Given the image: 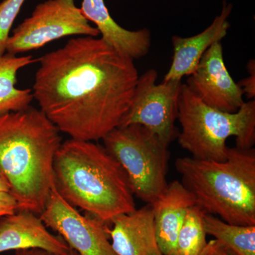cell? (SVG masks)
Returning <instances> with one entry per match:
<instances>
[{"label": "cell", "mask_w": 255, "mask_h": 255, "mask_svg": "<svg viewBox=\"0 0 255 255\" xmlns=\"http://www.w3.org/2000/svg\"><path fill=\"white\" fill-rule=\"evenodd\" d=\"M36 60L31 55L17 56L6 53L0 57V115L26 110L31 105L32 90H20L16 84L19 70Z\"/></svg>", "instance_id": "16"}, {"label": "cell", "mask_w": 255, "mask_h": 255, "mask_svg": "<svg viewBox=\"0 0 255 255\" xmlns=\"http://www.w3.org/2000/svg\"><path fill=\"white\" fill-rule=\"evenodd\" d=\"M157 78L154 69L139 76L131 104L118 127L142 126L169 145L179 134L175 122L182 80L157 84Z\"/></svg>", "instance_id": "8"}, {"label": "cell", "mask_w": 255, "mask_h": 255, "mask_svg": "<svg viewBox=\"0 0 255 255\" xmlns=\"http://www.w3.org/2000/svg\"><path fill=\"white\" fill-rule=\"evenodd\" d=\"M55 190L70 205L110 225L136 210L125 172L105 146L70 138L62 142L53 163Z\"/></svg>", "instance_id": "3"}, {"label": "cell", "mask_w": 255, "mask_h": 255, "mask_svg": "<svg viewBox=\"0 0 255 255\" xmlns=\"http://www.w3.org/2000/svg\"><path fill=\"white\" fill-rule=\"evenodd\" d=\"M66 255H79V254L75 251H73V250L70 249V251L68 252V254Z\"/></svg>", "instance_id": "25"}, {"label": "cell", "mask_w": 255, "mask_h": 255, "mask_svg": "<svg viewBox=\"0 0 255 255\" xmlns=\"http://www.w3.org/2000/svg\"><path fill=\"white\" fill-rule=\"evenodd\" d=\"M102 140L127 174L133 195L153 204L168 184L169 145L136 124L116 128Z\"/></svg>", "instance_id": "6"}, {"label": "cell", "mask_w": 255, "mask_h": 255, "mask_svg": "<svg viewBox=\"0 0 255 255\" xmlns=\"http://www.w3.org/2000/svg\"><path fill=\"white\" fill-rule=\"evenodd\" d=\"M232 9L233 5L224 1L221 14L204 31L185 38L172 37V63L164 75L163 81L182 80L183 77L190 76L194 73L206 50L216 42H221L227 35L231 27L228 18Z\"/></svg>", "instance_id": "12"}, {"label": "cell", "mask_w": 255, "mask_h": 255, "mask_svg": "<svg viewBox=\"0 0 255 255\" xmlns=\"http://www.w3.org/2000/svg\"><path fill=\"white\" fill-rule=\"evenodd\" d=\"M27 249L66 255L70 248L60 236L48 231L38 215L18 211L0 218V253Z\"/></svg>", "instance_id": "11"}, {"label": "cell", "mask_w": 255, "mask_h": 255, "mask_svg": "<svg viewBox=\"0 0 255 255\" xmlns=\"http://www.w3.org/2000/svg\"><path fill=\"white\" fill-rule=\"evenodd\" d=\"M26 0H3L0 2V57L6 53V42L16 16Z\"/></svg>", "instance_id": "19"}, {"label": "cell", "mask_w": 255, "mask_h": 255, "mask_svg": "<svg viewBox=\"0 0 255 255\" xmlns=\"http://www.w3.org/2000/svg\"><path fill=\"white\" fill-rule=\"evenodd\" d=\"M59 129L41 110L0 115V171L18 211L43 212L54 185L53 163L62 142Z\"/></svg>", "instance_id": "2"}, {"label": "cell", "mask_w": 255, "mask_h": 255, "mask_svg": "<svg viewBox=\"0 0 255 255\" xmlns=\"http://www.w3.org/2000/svg\"><path fill=\"white\" fill-rule=\"evenodd\" d=\"M70 36L98 37L100 32L84 16L75 0H46L13 30L6 53L17 55Z\"/></svg>", "instance_id": "7"}, {"label": "cell", "mask_w": 255, "mask_h": 255, "mask_svg": "<svg viewBox=\"0 0 255 255\" xmlns=\"http://www.w3.org/2000/svg\"><path fill=\"white\" fill-rule=\"evenodd\" d=\"M38 61L33 99L60 132L97 142L119 127L140 76L134 60L102 38L82 36Z\"/></svg>", "instance_id": "1"}, {"label": "cell", "mask_w": 255, "mask_h": 255, "mask_svg": "<svg viewBox=\"0 0 255 255\" xmlns=\"http://www.w3.org/2000/svg\"><path fill=\"white\" fill-rule=\"evenodd\" d=\"M199 255H238L218 240H211L207 243Z\"/></svg>", "instance_id": "22"}, {"label": "cell", "mask_w": 255, "mask_h": 255, "mask_svg": "<svg viewBox=\"0 0 255 255\" xmlns=\"http://www.w3.org/2000/svg\"><path fill=\"white\" fill-rule=\"evenodd\" d=\"M39 217L79 255H117L109 241L108 225L80 214L58 194L54 185Z\"/></svg>", "instance_id": "9"}, {"label": "cell", "mask_w": 255, "mask_h": 255, "mask_svg": "<svg viewBox=\"0 0 255 255\" xmlns=\"http://www.w3.org/2000/svg\"><path fill=\"white\" fill-rule=\"evenodd\" d=\"M187 85L206 105L228 113H236L246 102L226 68L221 42L206 50Z\"/></svg>", "instance_id": "10"}, {"label": "cell", "mask_w": 255, "mask_h": 255, "mask_svg": "<svg viewBox=\"0 0 255 255\" xmlns=\"http://www.w3.org/2000/svg\"><path fill=\"white\" fill-rule=\"evenodd\" d=\"M177 119L182 127L178 142L193 158L224 161L230 137H236L239 148H253L255 143V100L245 102L236 113H228L206 105L182 84Z\"/></svg>", "instance_id": "5"}, {"label": "cell", "mask_w": 255, "mask_h": 255, "mask_svg": "<svg viewBox=\"0 0 255 255\" xmlns=\"http://www.w3.org/2000/svg\"><path fill=\"white\" fill-rule=\"evenodd\" d=\"M0 191L11 192V186H10L7 179L5 177V176L1 171H0Z\"/></svg>", "instance_id": "24"}, {"label": "cell", "mask_w": 255, "mask_h": 255, "mask_svg": "<svg viewBox=\"0 0 255 255\" xmlns=\"http://www.w3.org/2000/svg\"><path fill=\"white\" fill-rule=\"evenodd\" d=\"M111 224L107 231L117 255H163L156 238L151 204L120 215Z\"/></svg>", "instance_id": "13"}, {"label": "cell", "mask_w": 255, "mask_h": 255, "mask_svg": "<svg viewBox=\"0 0 255 255\" xmlns=\"http://www.w3.org/2000/svg\"><path fill=\"white\" fill-rule=\"evenodd\" d=\"M205 214L196 204L188 210L178 235L176 255H199L205 248L207 244L204 226Z\"/></svg>", "instance_id": "18"}, {"label": "cell", "mask_w": 255, "mask_h": 255, "mask_svg": "<svg viewBox=\"0 0 255 255\" xmlns=\"http://www.w3.org/2000/svg\"><path fill=\"white\" fill-rule=\"evenodd\" d=\"M182 183L206 214L237 226H255V150L228 147L224 161L179 157Z\"/></svg>", "instance_id": "4"}, {"label": "cell", "mask_w": 255, "mask_h": 255, "mask_svg": "<svg viewBox=\"0 0 255 255\" xmlns=\"http://www.w3.org/2000/svg\"><path fill=\"white\" fill-rule=\"evenodd\" d=\"M15 255H56L41 249H27L16 251Z\"/></svg>", "instance_id": "23"}, {"label": "cell", "mask_w": 255, "mask_h": 255, "mask_svg": "<svg viewBox=\"0 0 255 255\" xmlns=\"http://www.w3.org/2000/svg\"><path fill=\"white\" fill-rule=\"evenodd\" d=\"M18 209V201L11 192L0 191V218L14 214Z\"/></svg>", "instance_id": "21"}, {"label": "cell", "mask_w": 255, "mask_h": 255, "mask_svg": "<svg viewBox=\"0 0 255 255\" xmlns=\"http://www.w3.org/2000/svg\"><path fill=\"white\" fill-rule=\"evenodd\" d=\"M206 234L227 246L238 255H255V226H237L213 215H204Z\"/></svg>", "instance_id": "17"}, {"label": "cell", "mask_w": 255, "mask_h": 255, "mask_svg": "<svg viewBox=\"0 0 255 255\" xmlns=\"http://www.w3.org/2000/svg\"><path fill=\"white\" fill-rule=\"evenodd\" d=\"M247 69L250 73V76L242 80L238 85L242 89L243 95H247L249 100H254L255 97V62L251 60L248 62Z\"/></svg>", "instance_id": "20"}, {"label": "cell", "mask_w": 255, "mask_h": 255, "mask_svg": "<svg viewBox=\"0 0 255 255\" xmlns=\"http://www.w3.org/2000/svg\"><path fill=\"white\" fill-rule=\"evenodd\" d=\"M82 14L95 23L101 38L112 48L132 60L148 53L151 46V33L147 28L130 31L114 21L104 0H83Z\"/></svg>", "instance_id": "15"}, {"label": "cell", "mask_w": 255, "mask_h": 255, "mask_svg": "<svg viewBox=\"0 0 255 255\" xmlns=\"http://www.w3.org/2000/svg\"><path fill=\"white\" fill-rule=\"evenodd\" d=\"M190 191L179 181L167 184L151 204L153 209L156 238L163 255H176V243L188 210L196 205Z\"/></svg>", "instance_id": "14"}]
</instances>
